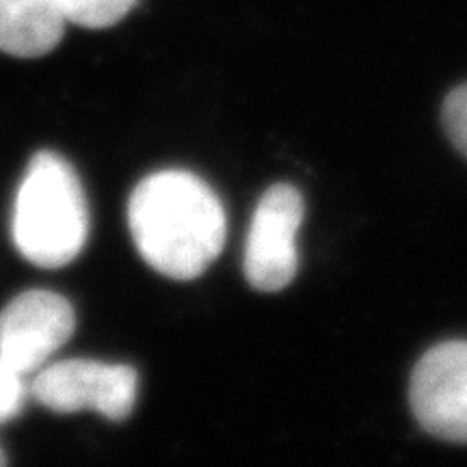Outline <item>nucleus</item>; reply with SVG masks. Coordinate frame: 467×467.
Here are the masks:
<instances>
[{
  "instance_id": "1",
  "label": "nucleus",
  "mask_w": 467,
  "mask_h": 467,
  "mask_svg": "<svg viewBox=\"0 0 467 467\" xmlns=\"http://www.w3.org/2000/svg\"><path fill=\"white\" fill-rule=\"evenodd\" d=\"M128 227L141 258L161 275L197 279L219 258L225 208L200 175L165 169L143 178L128 202Z\"/></svg>"
},
{
  "instance_id": "2",
  "label": "nucleus",
  "mask_w": 467,
  "mask_h": 467,
  "mask_svg": "<svg viewBox=\"0 0 467 467\" xmlns=\"http://www.w3.org/2000/svg\"><path fill=\"white\" fill-rule=\"evenodd\" d=\"M11 236L39 268L67 266L89 238V208L74 167L57 151H37L16 192Z\"/></svg>"
},
{
  "instance_id": "3",
  "label": "nucleus",
  "mask_w": 467,
  "mask_h": 467,
  "mask_svg": "<svg viewBox=\"0 0 467 467\" xmlns=\"http://www.w3.org/2000/svg\"><path fill=\"white\" fill-rule=\"evenodd\" d=\"M31 394L55 413L96 411L113 422H124L137 405L139 375L124 364L63 359L39 368Z\"/></svg>"
},
{
  "instance_id": "4",
  "label": "nucleus",
  "mask_w": 467,
  "mask_h": 467,
  "mask_svg": "<svg viewBox=\"0 0 467 467\" xmlns=\"http://www.w3.org/2000/svg\"><path fill=\"white\" fill-rule=\"evenodd\" d=\"M306 203L290 184L271 186L251 217L244 244V277L258 292L288 288L299 266V236Z\"/></svg>"
},
{
  "instance_id": "5",
  "label": "nucleus",
  "mask_w": 467,
  "mask_h": 467,
  "mask_svg": "<svg viewBox=\"0 0 467 467\" xmlns=\"http://www.w3.org/2000/svg\"><path fill=\"white\" fill-rule=\"evenodd\" d=\"M409 400L426 433L467 443V342H443L431 348L413 368Z\"/></svg>"
},
{
  "instance_id": "6",
  "label": "nucleus",
  "mask_w": 467,
  "mask_h": 467,
  "mask_svg": "<svg viewBox=\"0 0 467 467\" xmlns=\"http://www.w3.org/2000/svg\"><path fill=\"white\" fill-rule=\"evenodd\" d=\"M76 329L74 307L52 290H26L0 312V358L31 375L48 364Z\"/></svg>"
},
{
  "instance_id": "7",
  "label": "nucleus",
  "mask_w": 467,
  "mask_h": 467,
  "mask_svg": "<svg viewBox=\"0 0 467 467\" xmlns=\"http://www.w3.org/2000/svg\"><path fill=\"white\" fill-rule=\"evenodd\" d=\"M66 25L50 0H0V52L17 58L48 55Z\"/></svg>"
},
{
  "instance_id": "8",
  "label": "nucleus",
  "mask_w": 467,
  "mask_h": 467,
  "mask_svg": "<svg viewBox=\"0 0 467 467\" xmlns=\"http://www.w3.org/2000/svg\"><path fill=\"white\" fill-rule=\"evenodd\" d=\"M50 3L69 25L100 31L124 20L137 0H50Z\"/></svg>"
},
{
  "instance_id": "9",
  "label": "nucleus",
  "mask_w": 467,
  "mask_h": 467,
  "mask_svg": "<svg viewBox=\"0 0 467 467\" xmlns=\"http://www.w3.org/2000/svg\"><path fill=\"white\" fill-rule=\"evenodd\" d=\"M26 400L25 375L0 358V424L14 420Z\"/></svg>"
},
{
  "instance_id": "10",
  "label": "nucleus",
  "mask_w": 467,
  "mask_h": 467,
  "mask_svg": "<svg viewBox=\"0 0 467 467\" xmlns=\"http://www.w3.org/2000/svg\"><path fill=\"white\" fill-rule=\"evenodd\" d=\"M443 130L454 148L467 159V83L454 89L446 98L441 110Z\"/></svg>"
},
{
  "instance_id": "11",
  "label": "nucleus",
  "mask_w": 467,
  "mask_h": 467,
  "mask_svg": "<svg viewBox=\"0 0 467 467\" xmlns=\"http://www.w3.org/2000/svg\"><path fill=\"white\" fill-rule=\"evenodd\" d=\"M7 463V459H5V454H3V448H0V465H5Z\"/></svg>"
}]
</instances>
